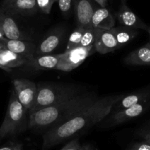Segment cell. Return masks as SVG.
I'll list each match as a JSON object with an SVG mask.
<instances>
[{
  "mask_svg": "<svg viewBox=\"0 0 150 150\" xmlns=\"http://www.w3.org/2000/svg\"><path fill=\"white\" fill-rule=\"evenodd\" d=\"M78 150H97L91 144H83L80 146Z\"/></svg>",
  "mask_w": 150,
  "mask_h": 150,
  "instance_id": "cell-29",
  "label": "cell"
},
{
  "mask_svg": "<svg viewBox=\"0 0 150 150\" xmlns=\"http://www.w3.org/2000/svg\"><path fill=\"white\" fill-rule=\"evenodd\" d=\"M84 30L85 27H78L77 26V28L72 32V33L71 34L70 37L69 38V41H68L66 51L79 47L80 42H81L82 36H83V33H84Z\"/></svg>",
  "mask_w": 150,
  "mask_h": 150,
  "instance_id": "cell-21",
  "label": "cell"
},
{
  "mask_svg": "<svg viewBox=\"0 0 150 150\" xmlns=\"http://www.w3.org/2000/svg\"><path fill=\"white\" fill-rule=\"evenodd\" d=\"M73 5L77 26L85 28L93 27L91 19L96 8L93 0H73Z\"/></svg>",
  "mask_w": 150,
  "mask_h": 150,
  "instance_id": "cell-10",
  "label": "cell"
},
{
  "mask_svg": "<svg viewBox=\"0 0 150 150\" xmlns=\"http://www.w3.org/2000/svg\"><path fill=\"white\" fill-rule=\"evenodd\" d=\"M95 42L94 48L96 52L100 54H107L119 50L116 38L111 30L94 28Z\"/></svg>",
  "mask_w": 150,
  "mask_h": 150,
  "instance_id": "cell-9",
  "label": "cell"
},
{
  "mask_svg": "<svg viewBox=\"0 0 150 150\" xmlns=\"http://www.w3.org/2000/svg\"><path fill=\"white\" fill-rule=\"evenodd\" d=\"M63 36L62 28L55 29L47 35L44 39L36 47L35 56L50 54L60 44Z\"/></svg>",
  "mask_w": 150,
  "mask_h": 150,
  "instance_id": "cell-13",
  "label": "cell"
},
{
  "mask_svg": "<svg viewBox=\"0 0 150 150\" xmlns=\"http://www.w3.org/2000/svg\"><path fill=\"white\" fill-rule=\"evenodd\" d=\"M93 2H96L99 6L102 7V8H106L108 5V0H93Z\"/></svg>",
  "mask_w": 150,
  "mask_h": 150,
  "instance_id": "cell-30",
  "label": "cell"
},
{
  "mask_svg": "<svg viewBox=\"0 0 150 150\" xmlns=\"http://www.w3.org/2000/svg\"><path fill=\"white\" fill-rule=\"evenodd\" d=\"M27 128H29L28 111L20 103L14 90H12L6 115L0 126V141L16 136Z\"/></svg>",
  "mask_w": 150,
  "mask_h": 150,
  "instance_id": "cell-3",
  "label": "cell"
},
{
  "mask_svg": "<svg viewBox=\"0 0 150 150\" xmlns=\"http://www.w3.org/2000/svg\"><path fill=\"white\" fill-rule=\"evenodd\" d=\"M13 85L18 101L29 112L35 101L38 86L34 82L27 79H16L13 80Z\"/></svg>",
  "mask_w": 150,
  "mask_h": 150,
  "instance_id": "cell-6",
  "label": "cell"
},
{
  "mask_svg": "<svg viewBox=\"0 0 150 150\" xmlns=\"http://www.w3.org/2000/svg\"><path fill=\"white\" fill-rule=\"evenodd\" d=\"M116 16L122 26L135 29V30H146L148 26L126 5L122 3Z\"/></svg>",
  "mask_w": 150,
  "mask_h": 150,
  "instance_id": "cell-12",
  "label": "cell"
},
{
  "mask_svg": "<svg viewBox=\"0 0 150 150\" xmlns=\"http://www.w3.org/2000/svg\"><path fill=\"white\" fill-rule=\"evenodd\" d=\"M122 1V3H126V0H121Z\"/></svg>",
  "mask_w": 150,
  "mask_h": 150,
  "instance_id": "cell-34",
  "label": "cell"
},
{
  "mask_svg": "<svg viewBox=\"0 0 150 150\" xmlns=\"http://www.w3.org/2000/svg\"><path fill=\"white\" fill-rule=\"evenodd\" d=\"M93 93H80L54 105L29 115V128L46 130L64 122L75 112L96 99Z\"/></svg>",
  "mask_w": 150,
  "mask_h": 150,
  "instance_id": "cell-2",
  "label": "cell"
},
{
  "mask_svg": "<svg viewBox=\"0 0 150 150\" xmlns=\"http://www.w3.org/2000/svg\"><path fill=\"white\" fill-rule=\"evenodd\" d=\"M95 30L93 27L85 28L84 33L82 36L81 42L79 47H88L94 45Z\"/></svg>",
  "mask_w": 150,
  "mask_h": 150,
  "instance_id": "cell-22",
  "label": "cell"
},
{
  "mask_svg": "<svg viewBox=\"0 0 150 150\" xmlns=\"http://www.w3.org/2000/svg\"><path fill=\"white\" fill-rule=\"evenodd\" d=\"M127 150H150V144L144 140L141 142L133 144Z\"/></svg>",
  "mask_w": 150,
  "mask_h": 150,
  "instance_id": "cell-26",
  "label": "cell"
},
{
  "mask_svg": "<svg viewBox=\"0 0 150 150\" xmlns=\"http://www.w3.org/2000/svg\"><path fill=\"white\" fill-rule=\"evenodd\" d=\"M60 60L58 54H44V55L34 56L29 60L27 66L36 70H49L57 69Z\"/></svg>",
  "mask_w": 150,
  "mask_h": 150,
  "instance_id": "cell-18",
  "label": "cell"
},
{
  "mask_svg": "<svg viewBox=\"0 0 150 150\" xmlns=\"http://www.w3.org/2000/svg\"><path fill=\"white\" fill-rule=\"evenodd\" d=\"M80 93L74 86L48 84L38 86L35 101L33 108L29 110V115Z\"/></svg>",
  "mask_w": 150,
  "mask_h": 150,
  "instance_id": "cell-4",
  "label": "cell"
},
{
  "mask_svg": "<svg viewBox=\"0 0 150 150\" xmlns=\"http://www.w3.org/2000/svg\"><path fill=\"white\" fill-rule=\"evenodd\" d=\"M2 44H4L6 49L19 55L24 56L28 60L35 56L36 45L30 41L10 40L5 38Z\"/></svg>",
  "mask_w": 150,
  "mask_h": 150,
  "instance_id": "cell-14",
  "label": "cell"
},
{
  "mask_svg": "<svg viewBox=\"0 0 150 150\" xmlns=\"http://www.w3.org/2000/svg\"><path fill=\"white\" fill-rule=\"evenodd\" d=\"M5 38H6L4 35L3 33L0 30V43H3V41H5Z\"/></svg>",
  "mask_w": 150,
  "mask_h": 150,
  "instance_id": "cell-31",
  "label": "cell"
},
{
  "mask_svg": "<svg viewBox=\"0 0 150 150\" xmlns=\"http://www.w3.org/2000/svg\"><path fill=\"white\" fill-rule=\"evenodd\" d=\"M0 69H1V67H0Z\"/></svg>",
  "mask_w": 150,
  "mask_h": 150,
  "instance_id": "cell-36",
  "label": "cell"
},
{
  "mask_svg": "<svg viewBox=\"0 0 150 150\" xmlns=\"http://www.w3.org/2000/svg\"><path fill=\"white\" fill-rule=\"evenodd\" d=\"M124 62L129 66H150V43L131 52Z\"/></svg>",
  "mask_w": 150,
  "mask_h": 150,
  "instance_id": "cell-19",
  "label": "cell"
},
{
  "mask_svg": "<svg viewBox=\"0 0 150 150\" xmlns=\"http://www.w3.org/2000/svg\"><path fill=\"white\" fill-rule=\"evenodd\" d=\"M150 99V88L144 89L138 92L131 93L127 96H124L119 102H116L112 107V112H118L131 106L140 103V102Z\"/></svg>",
  "mask_w": 150,
  "mask_h": 150,
  "instance_id": "cell-15",
  "label": "cell"
},
{
  "mask_svg": "<svg viewBox=\"0 0 150 150\" xmlns=\"http://www.w3.org/2000/svg\"><path fill=\"white\" fill-rule=\"evenodd\" d=\"M141 135L142 136V138H144V141H146V142L149 143L150 144V130L144 131L143 132H141Z\"/></svg>",
  "mask_w": 150,
  "mask_h": 150,
  "instance_id": "cell-28",
  "label": "cell"
},
{
  "mask_svg": "<svg viewBox=\"0 0 150 150\" xmlns=\"http://www.w3.org/2000/svg\"><path fill=\"white\" fill-rule=\"evenodd\" d=\"M149 106L150 99H148L126 109L114 112L108 119V124L110 126H116L125 123L142 115Z\"/></svg>",
  "mask_w": 150,
  "mask_h": 150,
  "instance_id": "cell-8",
  "label": "cell"
},
{
  "mask_svg": "<svg viewBox=\"0 0 150 150\" xmlns=\"http://www.w3.org/2000/svg\"><path fill=\"white\" fill-rule=\"evenodd\" d=\"M124 96L97 97L64 122L52 127L43 135L42 150H49L100 122L110 114L112 107Z\"/></svg>",
  "mask_w": 150,
  "mask_h": 150,
  "instance_id": "cell-1",
  "label": "cell"
},
{
  "mask_svg": "<svg viewBox=\"0 0 150 150\" xmlns=\"http://www.w3.org/2000/svg\"><path fill=\"white\" fill-rule=\"evenodd\" d=\"M91 23L94 28L111 30L115 27V18L108 8L99 6L93 12Z\"/></svg>",
  "mask_w": 150,
  "mask_h": 150,
  "instance_id": "cell-17",
  "label": "cell"
},
{
  "mask_svg": "<svg viewBox=\"0 0 150 150\" xmlns=\"http://www.w3.org/2000/svg\"><path fill=\"white\" fill-rule=\"evenodd\" d=\"M6 47H5V46L4 45V44H2V43H0V50H3V49H5Z\"/></svg>",
  "mask_w": 150,
  "mask_h": 150,
  "instance_id": "cell-32",
  "label": "cell"
},
{
  "mask_svg": "<svg viewBox=\"0 0 150 150\" xmlns=\"http://www.w3.org/2000/svg\"><path fill=\"white\" fill-rule=\"evenodd\" d=\"M27 61L28 60L25 57L19 55L8 49L0 50V67L6 71L11 72L12 68L26 65Z\"/></svg>",
  "mask_w": 150,
  "mask_h": 150,
  "instance_id": "cell-16",
  "label": "cell"
},
{
  "mask_svg": "<svg viewBox=\"0 0 150 150\" xmlns=\"http://www.w3.org/2000/svg\"><path fill=\"white\" fill-rule=\"evenodd\" d=\"M57 2L60 12L65 17H67L71 11L73 0H57Z\"/></svg>",
  "mask_w": 150,
  "mask_h": 150,
  "instance_id": "cell-23",
  "label": "cell"
},
{
  "mask_svg": "<svg viewBox=\"0 0 150 150\" xmlns=\"http://www.w3.org/2000/svg\"><path fill=\"white\" fill-rule=\"evenodd\" d=\"M96 52L94 45L88 47H77L59 54L60 60L57 70L69 72L80 66L88 57Z\"/></svg>",
  "mask_w": 150,
  "mask_h": 150,
  "instance_id": "cell-5",
  "label": "cell"
},
{
  "mask_svg": "<svg viewBox=\"0 0 150 150\" xmlns=\"http://www.w3.org/2000/svg\"><path fill=\"white\" fill-rule=\"evenodd\" d=\"M81 144H80L78 138H74V139H72L69 141L60 150H78Z\"/></svg>",
  "mask_w": 150,
  "mask_h": 150,
  "instance_id": "cell-27",
  "label": "cell"
},
{
  "mask_svg": "<svg viewBox=\"0 0 150 150\" xmlns=\"http://www.w3.org/2000/svg\"><path fill=\"white\" fill-rule=\"evenodd\" d=\"M1 9L12 16H30L39 11L37 0H3Z\"/></svg>",
  "mask_w": 150,
  "mask_h": 150,
  "instance_id": "cell-7",
  "label": "cell"
},
{
  "mask_svg": "<svg viewBox=\"0 0 150 150\" xmlns=\"http://www.w3.org/2000/svg\"><path fill=\"white\" fill-rule=\"evenodd\" d=\"M0 30L8 39L30 41V38L20 30L13 16L2 10L0 16Z\"/></svg>",
  "mask_w": 150,
  "mask_h": 150,
  "instance_id": "cell-11",
  "label": "cell"
},
{
  "mask_svg": "<svg viewBox=\"0 0 150 150\" xmlns=\"http://www.w3.org/2000/svg\"><path fill=\"white\" fill-rule=\"evenodd\" d=\"M1 12H2V9L0 8V16H1Z\"/></svg>",
  "mask_w": 150,
  "mask_h": 150,
  "instance_id": "cell-35",
  "label": "cell"
},
{
  "mask_svg": "<svg viewBox=\"0 0 150 150\" xmlns=\"http://www.w3.org/2000/svg\"><path fill=\"white\" fill-rule=\"evenodd\" d=\"M146 31L147 33H149V37H150V27H147V29H146Z\"/></svg>",
  "mask_w": 150,
  "mask_h": 150,
  "instance_id": "cell-33",
  "label": "cell"
},
{
  "mask_svg": "<svg viewBox=\"0 0 150 150\" xmlns=\"http://www.w3.org/2000/svg\"><path fill=\"white\" fill-rule=\"evenodd\" d=\"M0 150H25L24 144L19 141H8L0 146Z\"/></svg>",
  "mask_w": 150,
  "mask_h": 150,
  "instance_id": "cell-25",
  "label": "cell"
},
{
  "mask_svg": "<svg viewBox=\"0 0 150 150\" xmlns=\"http://www.w3.org/2000/svg\"><path fill=\"white\" fill-rule=\"evenodd\" d=\"M111 31L114 34L120 48L123 47L125 44L130 42L139 33L138 30L129 28V27H125V26L112 27L111 29Z\"/></svg>",
  "mask_w": 150,
  "mask_h": 150,
  "instance_id": "cell-20",
  "label": "cell"
},
{
  "mask_svg": "<svg viewBox=\"0 0 150 150\" xmlns=\"http://www.w3.org/2000/svg\"><path fill=\"white\" fill-rule=\"evenodd\" d=\"M55 2H57V0H37L39 11L45 14L50 13L53 5Z\"/></svg>",
  "mask_w": 150,
  "mask_h": 150,
  "instance_id": "cell-24",
  "label": "cell"
}]
</instances>
